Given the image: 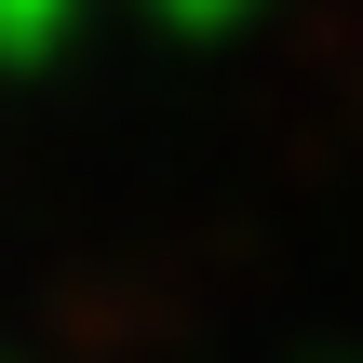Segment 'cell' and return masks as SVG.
I'll return each mask as SVG.
<instances>
[{
  "instance_id": "obj_2",
  "label": "cell",
  "mask_w": 363,
  "mask_h": 363,
  "mask_svg": "<svg viewBox=\"0 0 363 363\" xmlns=\"http://www.w3.org/2000/svg\"><path fill=\"white\" fill-rule=\"evenodd\" d=\"M162 13H175V27H229L242 0H162Z\"/></svg>"
},
{
  "instance_id": "obj_1",
  "label": "cell",
  "mask_w": 363,
  "mask_h": 363,
  "mask_svg": "<svg viewBox=\"0 0 363 363\" xmlns=\"http://www.w3.org/2000/svg\"><path fill=\"white\" fill-rule=\"evenodd\" d=\"M67 27H81V0H0V67H40Z\"/></svg>"
}]
</instances>
